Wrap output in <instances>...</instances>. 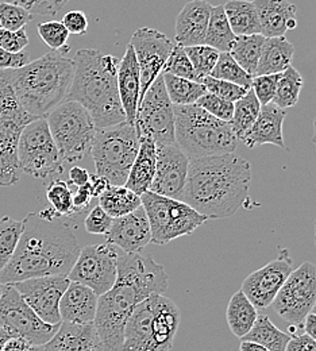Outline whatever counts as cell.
<instances>
[{
  "label": "cell",
  "instance_id": "17",
  "mask_svg": "<svg viewBox=\"0 0 316 351\" xmlns=\"http://www.w3.org/2000/svg\"><path fill=\"white\" fill-rule=\"evenodd\" d=\"M130 45L136 51L141 73V100L145 96L146 90L153 84V82L162 73V68L175 46V43H172L165 34L156 29L141 27L133 34Z\"/></svg>",
  "mask_w": 316,
  "mask_h": 351
},
{
  "label": "cell",
  "instance_id": "56",
  "mask_svg": "<svg viewBox=\"0 0 316 351\" xmlns=\"http://www.w3.org/2000/svg\"><path fill=\"white\" fill-rule=\"evenodd\" d=\"M284 351H316V342L306 332L291 337Z\"/></svg>",
  "mask_w": 316,
  "mask_h": 351
},
{
  "label": "cell",
  "instance_id": "40",
  "mask_svg": "<svg viewBox=\"0 0 316 351\" xmlns=\"http://www.w3.org/2000/svg\"><path fill=\"white\" fill-rule=\"evenodd\" d=\"M22 230L23 223L21 220L12 219L8 215L0 218V271L11 261Z\"/></svg>",
  "mask_w": 316,
  "mask_h": 351
},
{
  "label": "cell",
  "instance_id": "7",
  "mask_svg": "<svg viewBox=\"0 0 316 351\" xmlns=\"http://www.w3.org/2000/svg\"><path fill=\"white\" fill-rule=\"evenodd\" d=\"M173 108L176 143L189 160L235 152L239 139L230 122L212 117L197 104Z\"/></svg>",
  "mask_w": 316,
  "mask_h": 351
},
{
  "label": "cell",
  "instance_id": "23",
  "mask_svg": "<svg viewBox=\"0 0 316 351\" xmlns=\"http://www.w3.org/2000/svg\"><path fill=\"white\" fill-rule=\"evenodd\" d=\"M287 118V110L280 108L274 103L261 106L260 114L252 129L241 139L249 149L263 145H274L285 149L282 125Z\"/></svg>",
  "mask_w": 316,
  "mask_h": 351
},
{
  "label": "cell",
  "instance_id": "16",
  "mask_svg": "<svg viewBox=\"0 0 316 351\" xmlns=\"http://www.w3.org/2000/svg\"><path fill=\"white\" fill-rule=\"evenodd\" d=\"M119 256L118 247L107 242L86 246L80 250L68 278L87 285L97 296H101L117 281Z\"/></svg>",
  "mask_w": 316,
  "mask_h": 351
},
{
  "label": "cell",
  "instance_id": "54",
  "mask_svg": "<svg viewBox=\"0 0 316 351\" xmlns=\"http://www.w3.org/2000/svg\"><path fill=\"white\" fill-rule=\"evenodd\" d=\"M30 62V56L25 51L11 53L0 47V71L19 69Z\"/></svg>",
  "mask_w": 316,
  "mask_h": 351
},
{
  "label": "cell",
  "instance_id": "57",
  "mask_svg": "<svg viewBox=\"0 0 316 351\" xmlns=\"http://www.w3.org/2000/svg\"><path fill=\"white\" fill-rule=\"evenodd\" d=\"M69 184L72 186H82L90 181V175L87 169L82 167H72L69 171Z\"/></svg>",
  "mask_w": 316,
  "mask_h": 351
},
{
  "label": "cell",
  "instance_id": "8",
  "mask_svg": "<svg viewBox=\"0 0 316 351\" xmlns=\"http://www.w3.org/2000/svg\"><path fill=\"white\" fill-rule=\"evenodd\" d=\"M138 150L134 125L122 122L97 129L90 149L96 175L107 178L111 185H125Z\"/></svg>",
  "mask_w": 316,
  "mask_h": 351
},
{
  "label": "cell",
  "instance_id": "24",
  "mask_svg": "<svg viewBox=\"0 0 316 351\" xmlns=\"http://www.w3.org/2000/svg\"><path fill=\"white\" fill-rule=\"evenodd\" d=\"M253 4L265 38L284 37L287 32L297 27L296 5L289 0H253Z\"/></svg>",
  "mask_w": 316,
  "mask_h": 351
},
{
  "label": "cell",
  "instance_id": "20",
  "mask_svg": "<svg viewBox=\"0 0 316 351\" xmlns=\"http://www.w3.org/2000/svg\"><path fill=\"white\" fill-rule=\"evenodd\" d=\"M188 169L189 158L184 154L178 143L157 145L156 173L149 191L161 196L182 200Z\"/></svg>",
  "mask_w": 316,
  "mask_h": 351
},
{
  "label": "cell",
  "instance_id": "26",
  "mask_svg": "<svg viewBox=\"0 0 316 351\" xmlns=\"http://www.w3.org/2000/svg\"><path fill=\"white\" fill-rule=\"evenodd\" d=\"M118 90L121 103L126 115V121L136 123V110L141 92V73L136 61V51L129 44L118 66Z\"/></svg>",
  "mask_w": 316,
  "mask_h": 351
},
{
  "label": "cell",
  "instance_id": "58",
  "mask_svg": "<svg viewBox=\"0 0 316 351\" xmlns=\"http://www.w3.org/2000/svg\"><path fill=\"white\" fill-rule=\"evenodd\" d=\"M90 185L92 196L99 197L108 188V185H111V184L108 182L107 178H104L101 176L92 175L90 177Z\"/></svg>",
  "mask_w": 316,
  "mask_h": 351
},
{
  "label": "cell",
  "instance_id": "30",
  "mask_svg": "<svg viewBox=\"0 0 316 351\" xmlns=\"http://www.w3.org/2000/svg\"><path fill=\"white\" fill-rule=\"evenodd\" d=\"M258 317V311L249 298L239 289L228 300L226 320L230 331L242 339L254 326Z\"/></svg>",
  "mask_w": 316,
  "mask_h": 351
},
{
  "label": "cell",
  "instance_id": "50",
  "mask_svg": "<svg viewBox=\"0 0 316 351\" xmlns=\"http://www.w3.org/2000/svg\"><path fill=\"white\" fill-rule=\"evenodd\" d=\"M112 218L97 204L95 206L84 219L86 231L93 235H106L111 228Z\"/></svg>",
  "mask_w": 316,
  "mask_h": 351
},
{
  "label": "cell",
  "instance_id": "15",
  "mask_svg": "<svg viewBox=\"0 0 316 351\" xmlns=\"http://www.w3.org/2000/svg\"><path fill=\"white\" fill-rule=\"evenodd\" d=\"M271 304L281 319L303 327L308 313L316 308L315 265L303 263L292 270Z\"/></svg>",
  "mask_w": 316,
  "mask_h": 351
},
{
  "label": "cell",
  "instance_id": "59",
  "mask_svg": "<svg viewBox=\"0 0 316 351\" xmlns=\"http://www.w3.org/2000/svg\"><path fill=\"white\" fill-rule=\"evenodd\" d=\"M303 328H304V332L308 334L314 341L316 342V313L315 312H311L308 313V316L306 317L304 323H303Z\"/></svg>",
  "mask_w": 316,
  "mask_h": 351
},
{
  "label": "cell",
  "instance_id": "13",
  "mask_svg": "<svg viewBox=\"0 0 316 351\" xmlns=\"http://www.w3.org/2000/svg\"><path fill=\"white\" fill-rule=\"evenodd\" d=\"M173 107L161 73L139 100L134 123L138 138H150L156 145L176 143Z\"/></svg>",
  "mask_w": 316,
  "mask_h": 351
},
{
  "label": "cell",
  "instance_id": "42",
  "mask_svg": "<svg viewBox=\"0 0 316 351\" xmlns=\"http://www.w3.org/2000/svg\"><path fill=\"white\" fill-rule=\"evenodd\" d=\"M162 73H168V75H173L186 80L202 83V77L196 73L191 60L185 53V49L176 43L162 68Z\"/></svg>",
  "mask_w": 316,
  "mask_h": 351
},
{
  "label": "cell",
  "instance_id": "28",
  "mask_svg": "<svg viewBox=\"0 0 316 351\" xmlns=\"http://www.w3.org/2000/svg\"><path fill=\"white\" fill-rule=\"evenodd\" d=\"M157 162V145L150 138H139V150L132 165L126 186L142 196L150 189L151 181L156 173Z\"/></svg>",
  "mask_w": 316,
  "mask_h": 351
},
{
  "label": "cell",
  "instance_id": "35",
  "mask_svg": "<svg viewBox=\"0 0 316 351\" xmlns=\"http://www.w3.org/2000/svg\"><path fill=\"white\" fill-rule=\"evenodd\" d=\"M264 44L265 37L263 34L236 36L230 54L247 73L254 76Z\"/></svg>",
  "mask_w": 316,
  "mask_h": 351
},
{
  "label": "cell",
  "instance_id": "21",
  "mask_svg": "<svg viewBox=\"0 0 316 351\" xmlns=\"http://www.w3.org/2000/svg\"><path fill=\"white\" fill-rule=\"evenodd\" d=\"M104 237L107 243L117 246L123 253H139L151 243V231L145 208L141 206L125 217L115 218Z\"/></svg>",
  "mask_w": 316,
  "mask_h": 351
},
{
  "label": "cell",
  "instance_id": "60",
  "mask_svg": "<svg viewBox=\"0 0 316 351\" xmlns=\"http://www.w3.org/2000/svg\"><path fill=\"white\" fill-rule=\"evenodd\" d=\"M239 351H271L268 350L267 348L254 343V342H249V341H242L239 345Z\"/></svg>",
  "mask_w": 316,
  "mask_h": 351
},
{
  "label": "cell",
  "instance_id": "11",
  "mask_svg": "<svg viewBox=\"0 0 316 351\" xmlns=\"http://www.w3.org/2000/svg\"><path fill=\"white\" fill-rule=\"evenodd\" d=\"M141 202L150 224L151 243L154 245L164 246L178 238L191 235L208 220L185 202L150 191L141 196Z\"/></svg>",
  "mask_w": 316,
  "mask_h": 351
},
{
  "label": "cell",
  "instance_id": "43",
  "mask_svg": "<svg viewBox=\"0 0 316 351\" xmlns=\"http://www.w3.org/2000/svg\"><path fill=\"white\" fill-rule=\"evenodd\" d=\"M184 49H185V53H186L188 58L191 60L196 73L202 77V80L206 76H210L219 60L221 53L217 49L204 44L188 46Z\"/></svg>",
  "mask_w": 316,
  "mask_h": 351
},
{
  "label": "cell",
  "instance_id": "10",
  "mask_svg": "<svg viewBox=\"0 0 316 351\" xmlns=\"http://www.w3.org/2000/svg\"><path fill=\"white\" fill-rule=\"evenodd\" d=\"M36 119L18 100L8 71H0V186L15 185L21 180L18 142L23 129Z\"/></svg>",
  "mask_w": 316,
  "mask_h": 351
},
{
  "label": "cell",
  "instance_id": "2",
  "mask_svg": "<svg viewBox=\"0 0 316 351\" xmlns=\"http://www.w3.org/2000/svg\"><path fill=\"white\" fill-rule=\"evenodd\" d=\"M168 274L160 263L141 253H121L114 287L99 296L93 326L104 351H123V334L134 308L168 289Z\"/></svg>",
  "mask_w": 316,
  "mask_h": 351
},
{
  "label": "cell",
  "instance_id": "37",
  "mask_svg": "<svg viewBox=\"0 0 316 351\" xmlns=\"http://www.w3.org/2000/svg\"><path fill=\"white\" fill-rule=\"evenodd\" d=\"M46 199L50 204V208L60 218L69 219L72 217L80 215L73 204V189L68 181L64 180H51L46 185Z\"/></svg>",
  "mask_w": 316,
  "mask_h": 351
},
{
  "label": "cell",
  "instance_id": "52",
  "mask_svg": "<svg viewBox=\"0 0 316 351\" xmlns=\"http://www.w3.org/2000/svg\"><path fill=\"white\" fill-rule=\"evenodd\" d=\"M61 22L64 23L69 34L83 36L88 30V18L83 11H68Z\"/></svg>",
  "mask_w": 316,
  "mask_h": 351
},
{
  "label": "cell",
  "instance_id": "39",
  "mask_svg": "<svg viewBox=\"0 0 316 351\" xmlns=\"http://www.w3.org/2000/svg\"><path fill=\"white\" fill-rule=\"evenodd\" d=\"M303 86H304L303 76L299 73L297 69H295L291 65L288 69H285L281 73L280 80L277 83L276 95H274L271 103H274L276 106H278L280 108H284V110L296 106L299 101Z\"/></svg>",
  "mask_w": 316,
  "mask_h": 351
},
{
  "label": "cell",
  "instance_id": "45",
  "mask_svg": "<svg viewBox=\"0 0 316 351\" xmlns=\"http://www.w3.org/2000/svg\"><path fill=\"white\" fill-rule=\"evenodd\" d=\"M33 19V14L29 12L25 7L10 3L0 1V25L7 30H21Z\"/></svg>",
  "mask_w": 316,
  "mask_h": 351
},
{
  "label": "cell",
  "instance_id": "18",
  "mask_svg": "<svg viewBox=\"0 0 316 351\" xmlns=\"http://www.w3.org/2000/svg\"><path fill=\"white\" fill-rule=\"evenodd\" d=\"M69 282L68 276H45L27 278L11 285L44 322L60 324V302Z\"/></svg>",
  "mask_w": 316,
  "mask_h": 351
},
{
  "label": "cell",
  "instance_id": "31",
  "mask_svg": "<svg viewBox=\"0 0 316 351\" xmlns=\"http://www.w3.org/2000/svg\"><path fill=\"white\" fill-rule=\"evenodd\" d=\"M228 23L235 36L261 34V25L253 1L228 0L223 5Z\"/></svg>",
  "mask_w": 316,
  "mask_h": 351
},
{
  "label": "cell",
  "instance_id": "44",
  "mask_svg": "<svg viewBox=\"0 0 316 351\" xmlns=\"http://www.w3.org/2000/svg\"><path fill=\"white\" fill-rule=\"evenodd\" d=\"M38 34L51 50H57L62 54H66L71 50L68 45L69 32L64 26L62 22L58 21H47L37 26Z\"/></svg>",
  "mask_w": 316,
  "mask_h": 351
},
{
  "label": "cell",
  "instance_id": "34",
  "mask_svg": "<svg viewBox=\"0 0 316 351\" xmlns=\"http://www.w3.org/2000/svg\"><path fill=\"white\" fill-rule=\"evenodd\" d=\"M223 5H212L204 45L217 49L219 53H230L235 41Z\"/></svg>",
  "mask_w": 316,
  "mask_h": 351
},
{
  "label": "cell",
  "instance_id": "22",
  "mask_svg": "<svg viewBox=\"0 0 316 351\" xmlns=\"http://www.w3.org/2000/svg\"><path fill=\"white\" fill-rule=\"evenodd\" d=\"M211 8L206 0H192L181 8L175 26L176 44L182 47L204 44Z\"/></svg>",
  "mask_w": 316,
  "mask_h": 351
},
{
  "label": "cell",
  "instance_id": "46",
  "mask_svg": "<svg viewBox=\"0 0 316 351\" xmlns=\"http://www.w3.org/2000/svg\"><path fill=\"white\" fill-rule=\"evenodd\" d=\"M202 84L206 87L207 92H210L218 97H222L231 103H235L247 92L246 88L232 84L226 80L212 77V76H206L202 80Z\"/></svg>",
  "mask_w": 316,
  "mask_h": 351
},
{
  "label": "cell",
  "instance_id": "53",
  "mask_svg": "<svg viewBox=\"0 0 316 351\" xmlns=\"http://www.w3.org/2000/svg\"><path fill=\"white\" fill-rule=\"evenodd\" d=\"M0 351H46L45 346H33L27 341L11 337L0 328Z\"/></svg>",
  "mask_w": 316,
  "mask_h": 351
},
{
  "label": "cell",
  "instance_id": "6",
  "mask_svg": "<svg viewBox=\"0 0 316 351\" xmlns=\"http://www.w3.org/2000/svg\"><path fill=\"white\" fill-rule=\"evenodd\" d=\"M180 322V309L165 295L145 299L127 319L123 351L171 350Z\"/></svg>",
  "mask_w": 316,
  "mask_h": 351
},
{
  "label": "cell",
  "instance_id": "48",
  "mask_svg": "<svg viewBox=\"0 0 316 351\" xmlns=\"http://www.w3.org/2000/svg\"><path fill=\"white\" fill-rule=\"evenodd\" d=\"M25 7L33 15H57L71 0H5Z\"/></svg>",
  "mask_w": 316,
  "mask_h": 351
},
{
  "label": "cell",
  "instance_id": "36",
  "mask_svg": "<svg viewBox=\"0 0 316 351\" xmlns=\"http://www.w3.org/2000/svg\"><path fill=\"white\" fill-rule=\"evenodd\" d=\"M260 110L261 103L256 97L252 88L247 89V92L234 103V114L230 123L239 141L254 125L258 118Z\"/></svg>",
  "mask_w": 316,
  "mask_h": 351
},
{
  "label": "cell",
  "instance_id": "62",
  "mask_svg": "<svg viewBox=\"0 0 316 351\" xmlns=\"http://www.w3.org/2000/svg\"><path fill=\"white\" fill-rule=\"evenodd\" d=\"M3 285H4V284H1V282H0V296H1V291H3Z\"/></svg>",
  "mask_w": 316,
  "mask_h": 351
},
{
  "label": "cell",
  "instance_id": "61",
  "mask_svg": "<svg viewBox=\"0 0 316 351\" xmlns=\"http://www.w3.org/2000/svg\"><path fill=\"white\" fill-rule=\"evenodd\" d=\"M313 142H314V145H315L316 147V118L315 121H314V136H313Z\"/></svg>",
  "mask_w": 316,
  "mask_h": 351
},
{
  "label": "cell",
  "instance_id": "27",
  "mask_svg": "<svg viewBox=\"0 0 316 351\" xmlns=\"http://www.w3.org/2000/svg\"><path fill=\"white\" fill-rule=\"evenodd\" d=\"M46 351H104L93 323L73 324L61 322Z\"/></svg>",
  "mask_w": 316,
  "mask_h": 351
},
{
  "label": "cell",
  "instance_id": "33",
  "mask_svg": "<svg viewBox=\"0 0 316 351\" xmlns=\"http://www.w3.org/2000/svg\"><path fill=\"white\" fill-rule=\"evenodd\" d=\"M291 339V334L278 330L269 316L258 315L252 330L241 339L258 343L271 351H284Z\"/></svg>",
  "mask_w": 316,
  "mask_h": 351
},
{
  "label": "cell",
  "instance_id": "1",
  "mask_svg": "<svg viewBox=\"0 0 316 351\" xmlns=\"http://www.w3.org/2000/svg\"><path fill=\"white\" fill-rule=\"evenodd\" d=\"M16 250L0 271L1 284L34 277L68 276L76 263L80 245L71 223L51 208L27 214Z\"/></svg>",
  "mask_w": 316,
  "mask_h": 351
},
{
  "label": "cell",
  "instance_id": "51",
  "mask_svg": "<svg viewBox=\"0 0 316 351\" xmlns=\"http://www.w3.org/2000/svg\"><path fill=\"white\" fill-rule=\"evenodd\" d=\"M29 45V37L26 33V29H21L16 32L7 30L0 27V47L11 51V53H19L23 51V49Z\"/></svg>",
  "mask_w": 316,
  "mask_h": 351
},
{
  "label": "cell",
  "instance_id": "41",
  "mask_svg": "<svg viewBox=\"0 0 316 351\" xmlns=\"http://www.w3.org/2000/svg\"><path fill=\"white\" fill-rule=\"evenodd\" d=\"M210 76L221 79V80H226V82L246 88V89H250L252 80H253V76L250 73H247L232 58V56L230 53H221L219 54V60H218V62H217V65L212 69Z\"/></svg>",
  "mask_w": 316,
  "mask_h": 351
},
{
  "label": "cell",
  "instance_id": "64",
  "mask_svg": "<svg viewBox=\"0 0 316 351\" xmlns=\"http://www.w3.org/2000/svg\"><path fill=\"white\" fill-rule=\"evenodd\" d=\"M0 27H1V25H0Z\"/></svg>",
  "mask_w": 316,
  "mask_h": 351
},
{
  "label": "cell",
  "instance_id": "3",
  "mask_svg": "<svg viewBox=\"0 0 316 351\" xmlns=\"http://www.w3.org/2000/svg\"><path fill=\"white\" fill-rule=\"evenodd\" d=\"M250 184L249 161L234 153L189 160L182 202L207 219H226L249 202Z\"/></svg>",
  "mask_w": 316,
  "mask_h": 351
},
{
  "label": "cell",
  "instance_id": "32",
  "mask_svg": "<svg viewBox=\"0 0 316 351\" xmlns=\"http://www.w3.org/2000/svg\"><path fill=\"white\" fill-rule=\"evenodd\" d=\"M99 206L112 218L125 217L142 206L141 196L126 185H108L99 196Z\"/></svg>",
  "mask_w": 316,
  "mask_h": 351
},
{
  "label": "cell",
  "instance_id": "29",
  "mask_svg": "<svg viewBox=\"0 0 316 351\" xmlns=\"http://www.w3.org/2000/svg\"><path fill=\"white\" fill-rule=\"evenodd\" d=\"M293 56L295 46L285 38V36L265 38V44L263 47V53L254 76L282 73L292 65Z\"/></svg>",
  "mask_w": 316,
  "mask_h": 351
},
{
  "label": "cell",
  "instance_id": "63",
  "mask_svg": "<svg viewBox=\"0 0 316 351\" xmlns=\"http://www.w3.org/2000/svg\"><path fill=\"white\" fill-rule=\"evenodd\" d=\"M315 246H316V220H315Z\"/></svg>",
  "mask_w": 316,
  "mask_h": 351
},
{
  "label": "cell",
  "instance_id": "49",
  "mask_svg": "<svg viewBox=\"0 0 316 351\" xmlns=\"http://www.w3.org/2000/svg\"><path fill=\"white\" fill-rule=\"evenodd\" d=\"M281 73H276V75H261V76H253L252 80V89L256 95V97L258 99V101L261 103V106L271 103L274 95H276V89H277V83L280 80Z\"/></svg>",
  "mask_w": 316,
  "mask_h": 351
},
{
  "label": "cell",
  "instance_id": "19",
  "mask_svg": "<svg viewBox=\"0 0 316 351\" xmlns=\"http://www.w3.org/2000/svg\"><path fill=\"white\" fill-rule=\"evenodd\" d=\"M292 258L287 249H281L276 260L250 273L242 282L241 291L258 309L271 306L278 291L292 273Z\"/></svg>",
  "mask_w": 316,
  "mask_h": 351
},
{
  "label": "cell",
  "instance_id": "14",
  "mask_svg": "<svg viewBox=\"0 0 316 351\" xmlns=\"http://www.w3.org/2000/svg\"><path fill=\"white\" fill-rule=\"evenodd\" d=\"M60 324L44 322L11 284L3 285L0 296V328L8 335L22 338L33 346H45L57 332Z\"/></svg>",
  "mask_w": 316,
  "mask_h": 351
},
{
  "label": "cell",
  "instance_id": "25",
  "mask_svg": "<svg viewBox=\"0 0 316 351\" xmlns=\"http://www.w3.org/2000/svg\"><path fill=\"white\" fill-rule=\"evenodd\" d=\"M99 296L80 282L71 281L60 302L61 322L73 324L93 323Z\"/></svg>",
  "mask_w": 316,
  "mask_h": 351
},
{
  "label": "cell",
  "instance_id": "9",
  "mask_svg": "<svg viewBox=\"0 0 316 351\" xmlns=\"http://www.w3.org/2000/svg\"><path fill=\"white\" fill-rule=\"evenodd\" d=\"M49 130L65 165L76 164L90 153L96 134L90 112L75 100H65L46 115Z\"/></svg>",
  "mask_w": 316,
  "mask_h": 351
},
{
  "label": "cell",
  "instance_id": "55",
  "mask_svg": "<svg viewBox=\"0 0 316 351\" xmlns=\"http://www.w3.org/2000/svg\"><path fill=\"white\" fill-rule=\"evenodd\" d=\"M92 199L93 196L90 191V181L82 186H76V191H73V204L79 214H83L88 210Z\"/></svg>",
  "mask_w": 316,
  "mask_h": 351
},
{
  "label": "cell",
  "instance_id": "47",
  "mask_svg": "<svg viewBox=\"0 0 316 351\" xmlns=\"http://www.w3.org/2000/svg\"><path fill=\"white\" fill-rule=\"evenodd\" d=\"M196 104L202 107L204 111L211 114L212 117L225 121V122H231L232 114H234V103L227 101L222 97H218L210 92L204 93Z\"/></svg>",
  "mask_w": 316,
  "mask_h": 351
},
{
  "label": "cell",
  "instance_id": "12",
  "mask_svg": "<svg viewBox=\"0 0 316 351\" xmlns=\"http://www.w3.org/2000/svg\"><path fill=\"white\" fill-rule=\"evenodd\" d=\"M21 172L36 178H49L64 173L65 164L49 130L46 118L30 122L18 142Z\"/></svg>",
  "mask_w": 316,
  "mask_h": 351
},
{
  "label": "cell",
  "instance_id": "5",
  "mask_svg": "<svg viewBox=\"0 0 316 351\" xmlns=\"http://www.w3.org/2000/svg\"><path fill=\"white\" fill-rule=\"evenodd\" d=\"M73 71V60L51 50L19 69H8V76L23 108L36 118H46L66 100Z\"/></svg>",
  "mask_w": 316,
  "mask_h": 351
},
{
  "label": "cell",
  "instance_id": "38",
  "mask_svg": "<svg viewBox=\"0 0 316 351\" xmlns=\"http://www.w3.org/2000/svg\"><path fill=\"white\" fill-rule=\"evenodd\" d=\"M162 76H164V83H165L168 96L175 106L196 104V101L204 93H207L206 87L199 82L186 80V79L168 75V73H162Z\"/></svg>",
  "mask_w": 316,
  "mask_h": 351
},
{
  "label": "cell",
  "instance_id": "4",
  "mask_svg": "<svg viewBox=\"0 0 316 351\" xmlns=\"http://www.w3.org/2000/svg\"><path fill=\"white\" fill-rule=\"evenodd\" d=\"M119 58L96 49H80L66 100L80 103L90 112L96 129L126 121L118 90Z\"/></svg>",
  "mask_w": 316,
  "mask_h": 351
}]
</instances>
